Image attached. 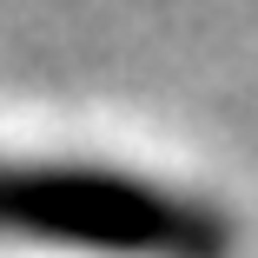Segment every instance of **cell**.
<instances>
[{
  "label": "cell",
  "mask_w": 258,
  "mask_h": 258,
  "mask_svg": "<svg viewBox=\"0 0 258 258\" xmlns=\"http://www.w3.org/2000/svg\"><path fill=\"white\" fill-rule=\"evenodd\" d=\"M0 238L99 258H232L225 205L166 179L67 159H0Z\"/></svg>",
  "instance_id": "obj_1"
}]
</instances>
